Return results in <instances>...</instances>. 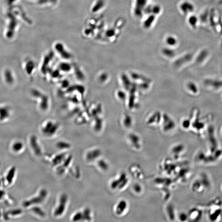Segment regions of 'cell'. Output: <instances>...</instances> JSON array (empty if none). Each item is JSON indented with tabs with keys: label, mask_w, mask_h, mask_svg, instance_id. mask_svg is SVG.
Returning a JSON list of instances; mask_svg holds the SVG:
<instances>
[{
	"label": "cell",
	"mask_w": 222,
	"mask_h": 222,
	"mask_svg": "<svg viewBox=\"0 0 222 222\" xmlns=\"http://www.w3.org/2000/svg\"><path fill=\"white\" fill-rule=\"evenodd\" d=\"M204 83L206 85L214 89H219L222 88V80L207 79L205 81Z\"/></svg>",
	"instance_id": "5b68a950"
},
{
	"label": "cell",
	"mask_w": 222,
	"mask_h": 222,
	"mask_svg": "<svg viewBox=\"0 0 222 222\" xmlns=\"http://www.w3.org/2000/svg\"><path fill=\"white\" fill-rule=\"evenodd\" d=\"M190 24L194 29H196L198 22V18L194 15L191 16L189 19Z\"/></svg>",
	"instance_id": "4fadbf2b"
},
{
	"label": "cell",
	"mask_w": 222,
	"mask_h": 222,
	"mask_svg": "<svg viewBox=\"0 0 222 222\" xmlns=\"http://www.w3.org/2000/svg\"><path fill=\"white\" fill-rule=\"evenodd\" d=\"M182 8L183 9V12L185 13H189L193 12L194 10V6L192 3L190 2H188L187 1V2H185L183 4H182Z\"/></svg>",
	"instance_id": "9c48e42d"
},
{
	"label": "cell",
	"mask_w": 222,
	"mask_h": 222,
	"mask_svg": "<svg viewBox=\"0 0 222 222\" xmlns=\"http://www.w3.org/2000/svg\"><path fill=\"white\" fill-rule=\"evenodd\" d=\"M127 208V203L125 201H119L117 204L115 208V212L118 215H121L126 211Z\"/></svg>",
	"instance_id": "52a82bcc"
},
{
	"label": "cell",
	"mask_w": 222,
	"mask_h": 222,
	"mask_svg": "<svg viewBox=\"0 0 222 222\" xmlns=\"http://www.w3.org/2000/svg\"><path fill=\"white\" fill-rule=\"evenodd\" d=\"M23 143L20 142H16L12 145V149L16 152H20L23 148Z\"/></svg>",
	"instance_id": "7c38bea8"
},
{
	"label": "cell",
	"mask_w": 222,
	"mask_h": 222,
	"mask_svg": "<svg viewBox=\"0 0 222 222\" xmlns=\"http://www.w3.org/2000/svg\"><path fill=\"white\" fill-rule=\"evenodd\" d=\"M67 201V196L66 195H63L61 196L59 204L54 210V216H60L63 214L66 210Z\"/></svg>",
	"instance_id": "3957f363"
},
{
	"label": "cell",
	"mask_w": 222,
	"mask_h": 222,
	"mask_svg": "<svg viewBox=\"0 0 222 222\" xmlns=\"http://www.w3.org/2000/svg\"><path fill=\"white\" fill-rule=\"evenodd\" d=\"M209 56V52L206 50H202L196 58V63L197 64H201L205 62Z\"/></svg>",
	"instance_id": "8992f818"
},
{
	"label": "cell",
	"mask_w": 222,
	"mask_h": 222,
	"mask_svg": "<svg viewBox=\"0 0 222 222\" xmlns=\"http://www.w3.org/2000/svg\"><path fill=\"white\" fill-rule=\"evenodd\" d=\"M32 211L34 212V213H35L37 215H39L40 216H44V212L39 207H35L33 208L32 209Z\"/></svg>",
	"instance_id": "5bb4252c"
},
{
	"label": "cell",
	"mask_w": 222,
	"mask_h": 222,
	"mask_svg": "<svg viewBox=\"0 0 222 222\" xmlns=\"http://www.w3.org/2000/svg\"><path fill=\"white\" fill-rule=\"evenodd\" d=\"M47 196V192L45 190L40 191L38 196L33 197L31 200L25 201L23 205L24 207H28L31 205L39 204L43 202Z\"/></svg>",
	"instance_id": "277c9868"
},
{
	"label": "cell",
	"mask_w": 222,
	"mask_h": 222,
	"mask_svg": "<svg viewBox=\"0 0 222 222\" xmlns=\"http://www.w3.org/2000/svg\"><path fill=\"white\" fill-rule=\"evenodd\" d=\"M187 87L190 92L194 94H197L199 92V88L197 85L193 82H190L188 84Z\"/></svg>",
	"instance_id": "8fae6325"
},
{
	"label": "cell",
	"mask_w": 222,
	"mask_h": 222,
	"mask_svg": "<svg viewBox=\"0 0 222 222\" xmlns=\"http://www.w3.org/2000/svg\"><path fill=\"white\" fill-rule=\"evenodd\" d=\"M191 125V121L189 120H186L183 121V126L184 128H188Z\"/></svg>",
	"instance_id": "e0dca14e"
},
{
	"label": "cell",
	"mask_w": 222,
	"mask_h": 222,
	"mask_svg": "<svg viewBox=\"0 0 222 222\" xmlns=\"http://www.w3.org/2000/svg\"><path fill=\"white\" fill-rule=\"evenodd\" d=\"M1 78L3 83L9 87H13L16 83V76L11 68H5L2 70Z\"/></svg>",
	"instance_id": "7a4b0ae2"
},
{
	"label": "cell",
	"mask_w": 222,
	"mask_h": 222,
	"mask_svg": "<svg viewBox=\"0 0 222 222\" xmlns=\"http://www.w3.org/2000/svg\"><path fill=\"white\" fill-rule=\"evenodd\" d=\"M196 121L194 122V124H195V127L196 128H198V129H201V128H203L204 127V125L205 124L204 123L200 121V120L198 119H196Z\"/></svg>",
	"instance_id": "2e32d148"
},
{
	"label": "cell",
	"mask_w": 222,
	"mask_h": 222,
	"mask_svg": "<svg viewBox=\"0 0 222 222\" xmlns=\"http://www.w3.org/2000/svg\"><path fill=\"white\" fill-rule=\"evenodd\" d=\"M16 172V168L15 167H12L11 168L10 170L9 171L8 173H7V177H6V179L9 184H11L12 183V181L13 180L14 177Z\"/></svg>",
	"instance_id": "30bf717a"
},
{
	"label": "cell",
	"mask_w": 222,
	"mask_h": 222,
	"mask_svg": "<svg viewBox=\"0 0 222 222\" xmlns=\"http://www.w3.org/2000/svg\"><path fill=\"white\" fill-rule=\"evenodd\" d=\"M5 192L4 191L2 190H0V199L3 198V196H4Z\"/></svg>",
	"instance_id": "ac0fdd59"
},
{
	"label": "cell",
	"mask_w": 222,
	"mask_h": 222,
	"mask_svg": "<svg viewBox=\"0 0 222 222\" xmlns=\"http://www.w3.org/2000/svg\"><path fill=\"white\" fill-rule=\"evenodd\" d=\"M13 110L11 105L7 103L0 104V123L4 124L12 120Z\"/></svg>",
	"instance_id": "6da1fadb"
},
{
	"label": "cell",
	"mask_w": 222,
	"mask_h": 222,
	"mask_svg": "<svg viewBox=\"0 0 222 222\" xmlns=\"http://www.w3.org/2000/svg\"><path fill=\"white\" fill-rule=\"evenodd\" d=\"M101 154V152L99 150L95 149L88 151L86 154V159L89 161H93L94 159L97 158Z\"/></svg>",
	"instance_id": "ba28073f"
},
{
	"label": "cell",
	"mask_w": 222,
	"mask_h": 222,
	"mask_svg": "<svg viewBox=\"0 0 222 222\" xmlns=\"http://www.w3.org/2000/svg\"><path fill=\"white\" fill-rule=\"evenodd\" d=\"M22 212V210L20 209H17V210H11L8 212V213L9 215H12V216H15L20 215Z\"/></svg>",
	"instance_id": "9a60e30c"
}]
</instances>
